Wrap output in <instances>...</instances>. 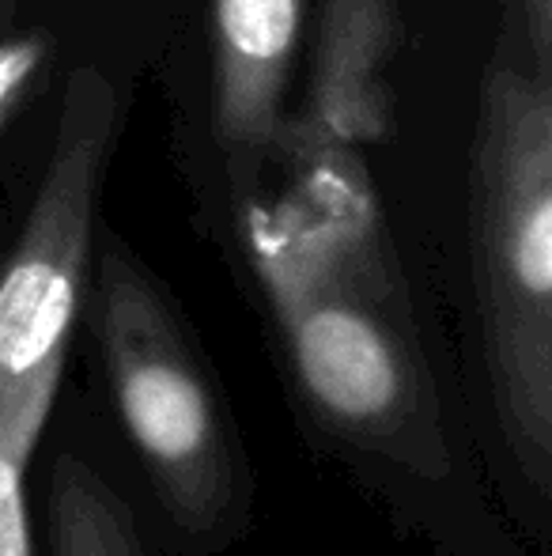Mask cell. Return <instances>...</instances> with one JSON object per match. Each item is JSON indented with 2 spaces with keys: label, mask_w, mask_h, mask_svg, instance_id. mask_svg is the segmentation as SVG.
<instances>
[{
  "label": "cell",
  "mask_w": 552,
  "mask_h": 556,
  "mask_svg": "<svg viewBox=\"0 0 552 556\" xmlns=\"http://www.w3.org/2000/svg\"><path fill=\"white\" fill-rule=\"evenodd\" d=\"M307 175L246 213V239L307 390L352 428H390L416 397L401 300L352 144H299Z\"/></svg>",
  "instance_id": "cell-1"
},
{
  "label": "cell",
  "mask_w": 552,
  "mask_h": 556,
  "mask_svg": "<svg viewBox=\"0 0 552 556\" xmlns=\"http://www.w3.org/2000/svg\"><path fill=\"white\" fill-rule=\"evenodd\" d=\"M473 288L508 443L538 489L552 469V76L496 58L470 148Z\"/></svg>",
  "instance_id": "cell-2"
},
{
  "label": "cell",
  "mask_w": 552,
  "mask_h": 556,
  "mask_svg": "<svg viewBox=\"0 0 552 556\" xmlns=\"http://www.w3.org/2000/svg\"><path fill=\"white\" fill-rule=\"evenodd\" d=\"M114 129L118 96L106 76L80 68L27 224L0 269V556H30L23 481L65 371Z\"/></svg>",
  "instance_id": "cell-3"
},
{
  "label": "cell",
  "mask_w": 552,
  "mask_h": 556,
  "mask_svg": "<svg viewBox=\"0 0 552 556\" xmlns=\"http://www.w3.org/2000/svg\"><path fill=\"white\" fill-rule=\"evenodd\" d=\"M99 341L126 432L185 530H213L235 496V458L213 387L152 280L118 247L99 269Z\"/></svg>",
  "instance_id": "cell-4"
},
{
  "label": "cell",
  "mask_w": 552,
  "mask_h": 556,
  "mask_svg": "<svg viewBox=\"0 0 552 556\" xmlns=\"http://www.w3.org/2000/svg\"><path fill=\"white\" fill-rule=\"evenodd\" d=\"M307 0H216L213 117L228 155L254 160L284 137V96Z\"/></svg>",
  "instance_id": "cell-5"
},
{
  "label": "cell",
  "mask_w": 552,
  "mask_h": 556,
  "mask_svg": "<svg viewBox=\"0 0 552 556\" xmlns=\"http://www.w3.org/2000/svg\"><path fill=\"white\" fill-rule=\"evenodd\" d=\"M401 0H322L307 117L284 140L356 144L386 125L383 68L398 38Z\"/></svg>",
  "instance_id": "cell-6"
},
{
  "label": "cell",
  "mask_w": 552,
  "mask_h": 556,
  "mask_svg": "<svg viewBox=\"0 0 552 556\" xmlns=\"http://www.w3.org/2000/svg\"><path fill=\"white\" fill-rule=\"evenodd\" d=\"M53 556H144L111 484L76 454H61L50 481Z\"/></svg>",
  "instance_id": "cell-7"
},
{
  "label": "cell",
  "mask_w": 552,
  "mask_h": 556,
  "mask_svg": "<svg viewBox=\"0 0 552 556\" xmlns=\"http://www.w3.org/2000/svg\"><path fill=\"white\" fill-rule=\"evenodd\" d=\"M46 58H50V38L42 30L0 38V129L23 103L35 76L46 68Z\"/></svg>",
  "instance_id": "cell-8"
},
{
  "label": "cell",
  "mask_w": 552,
  "mask_h": 556,
  "mask_svg": "<svg viewBox=\"0 0 552 556\" xmlns=\"http://www.w3.org/2000/svg\"><path fill=\"white\" fill-rule=\"evenodd\" d=\"M523 20V42L530 65L552 76V0H511Z\"/></svg>",
  "instance_id": "cell-9"
},
{
  "label": "cell",
  "mask_w": 552,
  "mask_h": 556,
  "mask_svg": "<svg viewBox=\"0 0 552 556\" xmlns=\"http://www.w3.org/2000/svg\"><path fill=\"white\" fill-rule=\"evenodd\" d=\"M496 4H503V8H511V0H496Z\"/></svg>",
  "instance_id": "cell-10"
},
{
  "label": "cell",
  "mask_w": 552,
  "mask_h": 556,
  "mask_svg": "<svg viewBox=\"0 0 552 556\" xmlns=\"http://www.w3.org/2000/svg\"><path fill=\"white\" fill-rule=\"evenodd\" d=\"M0 8H4V0H0Z\"/></svg>",
  "instance_id": "cell-11"
}]
</instances>
